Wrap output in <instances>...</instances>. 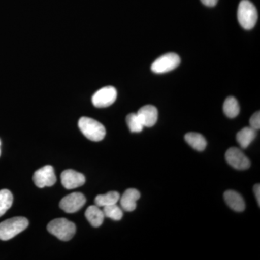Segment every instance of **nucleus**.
I'll use <instances>...</instances> for the list:
<instances>
[{
    "mask_svg": "<svg viewBox=\"0 0 260 260\" xmlns=\"http://www.w3.org/2000/svg\"><path fill=\"white\" fill-rule=\"evenodd\" d=\"M32 180H34L36 186L39 188L54 185L56 181L54 168L50 165H47L38 169L34 173Z\"/></svg>",
    "mask_w": 260,
    "mask_h": 260,
    "instance_id": "9",
    "label": "nucleus"
},
{
    "mask_svg": "<svg viewBox=\"0 0 260 260\" xmlns=\"http://www.w3.org/2000/svg\"><path fill=\"white\" fill-rule=\"evenodd\" d=\"M223 112L227 117H237L240 112V107L237 99L233 96L228 97L223 104Z\"/></svg>",
    "mask_w": 260,
    "mask_h": 260,
    "instance_id": "18",
    "label": "nucleus"
},
{
    "mask_svg": "<svg viewBox=\"0 0 260 260\" xmlns=\"http://www.w3.org/2000/svg\"><path fill=\"white\" fill-rule=\"evenodd\" d=\"M237 18L243 28L251 30L257 22L258 13L256 7L249 0H242L238 8Z\"/></svg>",
    "mask_w": 260,
    "mask_h": 260,
    "instance_id": "4",
    "label": "nucleus"
},
{
    "mask_svg": "<svg viewBox=\"0 0 260 260\" xmlns=\"http://www.w3.org/2000/svg\"><path fill=\"white\" fill-rule=\"evenodd\" d=\"M137 114L140 118L143 126H147V127H151L155 125L158 120V109L154 106H144V107L140 108Z\"/></svg>",
    "mask_w": 260,
    "mask_h": 260,
    "instance_id": "11",
    "label": "nucleus"
},
{
    "mask_svg": "<svg viewBox=\"0 0 260 260\" xmlns=\"http://www.w3.org/2000/svg\"><path fill=\"white\" fill-rule=\"evenodd\" d=\"M250 127L252 129L256 130L259 129L260 128V113L256 112L251 116L250 120H249Z\"/></svg>",
    "mask_w": 260,
    "mask_h": 260,
    "instance_id": "22",
    "label": "nucleus"
},
{
    "mask_svg": "<svg viewBox=\"0 0 260 260\" xmlns=\"http://www.w3.org/2000/svg\"><path fill=\"white\" fill-rule=\"evenodd\" d=\"M104 216L114 220H120L123 217L122 210L116 204L108 205L103 209Z\"/></svg>",
    "mask_w": 260,
    "mask_h": 260,
    "instance_id": "21",
    "label": "nucleus"
},
{
    "mask_svg": "<svg viewBox=\"0 0 260 260\" xmlns=\"http://www.w3.org/2000/svg\"><path fill=\"white\" fill-rule=\"evenodd\" d=\"M201 2L205 6L214 7L217 5L218 0H201Z\"/></svg>",
    "mask_w": 260,
    "mask_h": 260,
    "instance_id": "24",
    "label": "nucleus"
},
{
    "mask_svg": "<svg viewBox=\"0 0 260 260\" xmlns=\"http://www.w3.org/2000/svg\"><path fill=\"white\" fill-rule=\"evenodd\" d=\"M186 143L191 148L198 151H203L207 146V141L204 137L200 133H189L186 134L184 137Z\"/></svg>",
    "mask_w": 260,
    "mask_h": 260,
    "instance_id": "16",
    "label": "nucleus"
},
{
    "mask_svg": "<svg viewBox=\"0 0 260 260\" xmlns=\"http://www.w3.org/2000/svg\"><path fill=\"white\" fill-rule=\"evenodd\" d=\"M28 219L24 217H14L0 223V240L13 239L28 226Z\"/></svg>",
    "mask_w": 260,
    "mask_h": 260,
    "instance_id": "3",
    "label": "nucleus"
},
{
    "mask_svg": "<svg viewBox=\"0 0 260 260\" xmlns=\"http://www.w3.org/2000/svg\"><path fill=\"white\" fill-rule=\"evenodd\" d=\"M181 59L175 53H167L158 58L151 65V70L157 74H162L176 69Z\"/></svg>",
    "mask_w": 260,
    "mask_h": 260,
    "instance_id": "5",
    "label": "nucleus"
},
{
    "mask_svg": "<svg viewBox=\"0 0 260 260\" xmlns=\"http://www.w3.org/2000/svg\"><path fill=\"white\" fill-rule=\"evenodd\" d=\"M47 230L59 240L68 242L74 237L76 233V226L74 223L68 219L57 218L51 220L48 224Z\"/></svg>",
    "mask_w": 260,
    "mask_h": 260,
    "instance_id": "2",
    "label": "nucleus"
},
{
    "mask_svg": "<svg viewBox=\"0 0 260 260\" xmlns=\"http://www.w3.org/2000/svg\"><path fill=\"white\" fill-rule=\"evenodd\" d=\"M116 97L117 91L114 87H104L94 93L92 97V103L97 108L108 107L115 102Z\"/></svg>",
    "mask_w": 260,
    "mask_h": 260,
    "instance_id": "6",
    "label": "nucleus"
},
{
    "mask_svg": "<svg viewBox=\"0 0 260 260\" xmlns=\"http://www.w3.org/2000/svg\"><path fill=\"white\" fill-rule=\"evenodd\" d=\"M256 130L250 127H244L237 133V140L242 148H246L256 138Z\"/></svg>",
    "mask_w": 260,
    "mask_h": 260,
    "instance_id": "15",
    "label": "nucleus"
},
{
    "mask_svg": "<svg viewBox=\"0 0 260 260\" xmlns=\"http://www.w3.org/2000/svg\"><path fill=\"white\" fill-rule=\"evenodd\" d=\"M223 197L226 204L234 211L243 212L245 210L246 205L244 198L237 191H226L224 193Z\"/></svg>",
    "mask_w": 260,
    "mask_h": 260,
    "instance_id": "13",
    "label": "nucleus"
},
{
    "mask_svg": "<svg viewBox=\"0 0 260 260\" xmlns=\"http://www.w3.org/2000/svg\"><path fill=\"white\" fill-rule=\"evenodd\" d=\"M13 203V196L8 189L0 190V217L11 208Z\"/></svg>",
    "mask_w": 260,
    "mask_h": 260,
    "instance_id": "19",
    "label": "nucleus"
},
{
    "mask_svg": "<svg viewBox=\"0 0 260 260\" xmlns=\"http://www.w3.org/2000/svg\"><path fill=\"white\" fill-rule=\"evenodd\" d=\"M140 191L130 188L124 191L120 200L121 207L127 212L134 211L137 208V201L140 199Z\"/></svg>",
    "mask_w": 260,
    "mask_h": 260,
    "instance_id": "12",
    "label": "nucleus"
},
{
    "mask_svg": "<svg viewBox=\"0 0 260 260\" xmlns=\"http://www.w3.org/2000/svg\"><path fill=\"white\" fill-rule=\"evenodd\" d=\"M86 203V198L80 192L67 195L59 203V207L65 213H74L79 211Z\"/></svg>",
    "mask_w": 260,
    "mask_h": 260,
    "instance_id": "7",
    "label": "nucleus"
},
{
    "mask_svg": "<svg viewBox=\"0 0 260 260\" xmlns=\"http://www.w3.org/2000/svg\"><path fill=\"white\" fill-rule=\"evenodd\" d=\"M85 215L90 225L95 228L101 226L105 218L103 210L95 205L88 207L85 211Z\"/></svg>",
    "mask_w": 260,
    "mask_h": 260,
    "instance_id": "14",
    "label": "nucleus"
},
{
    "mask_svg": "<svg viewBox=\"0 0 260 260\" xmlns=\"http://www.w3.org/2000/svg\"><path fill=\"white\" fill-rule=\"evenodd\" d=\"M78 126L81 133L91 141H102L107 134L106 128L102 123L86 116L80 118Z\"/></svg>",
    "mask_w": 260,
    "mask_h": 260,
    "instance_id": "1",
    "label": "nucleus"
},
{
    "mask_svg": "<svg viewBox=\"0 0 260 260\" xmlns=\"http://www.w3.org/2000/svg\"><path fill=\"white\" fill-rule=\"evenodd\" d=\"M254 192L255 194L256 202H257L258 205L260 206V186L259 184H256L254 186Z\"/></svg>",
    "mask_w": 260,
    "mask_h": 260,
    "instance_id": "23",
    "label": "nucleus"
},
{
    "mask_svg": "<svg viewBox=\"0 0 260 260\" xmlns=\"http://www.w3.org/2000/svg\"><path fill=\"white\" fill-rule=\"evenodd\" d=\"M61 181L65 189H73L83 186L85 182V178L81 173L68 169L61 173Z\"/></svg>",
    "mask_w": 260,
    "mask_h": 260,
    "instance_id": "10",
    "label": "nucleus"
},
{
    "mask_svg": "<svg viewBox=\"0 0 260 260\" xmlns=\"http://www.w3.org/2000/svg\"><path fill=\"white\" fill-rule=\"evenodd\" d=\"M126 121L128 127L132 133H138L143 131L144 126L142 124L138 114H135V113L129 114L126 116Z\"/></svg>",
    "mask_w": 260,
    "mask_h": 260,
    "instance_id": "20",
    "label": "nucleus"
},
{
    "mask_svg": "<svg viewBox=\"0 0 260 260\" xmlns=\"http://www.w3.org/2000/svg\"><path fill=\"white\" fill-rule=\"evenodd\" d=\"M225 160L229 165L238 170H246L251 166L249 159L237 148H230L225 153Z\"/></svg>",
    "mask_w": 260,
    "mask_h": 260,
    "instance_id": "8",
    "label": "nucleus"
},
{
    "mask_svg": "<svg viewBox=\"0 0 260 260\" xmlns=\"http://www.w3.org/2000/svg\"><path fill=\"white\" fill-rule=\"evenodd\" d=\"M120 199V194L117 191H109L105 194H99L95 198V204L101 207H106L108 205L116 204Z\"/></svg>",
    "mask_w": 260,
    "mask_h": 260,
    "instance_id": "17",
    "label": "nucleus"
},
{
    "mask_svg": "<svg viewBox=\"0 0 260 260\" xmlns=\"http://www.w3.org/2000/svg\"><path fill=\"white\" fill-rule=\"evenodd\" d=\"M0 155H1V140H0Z\"/></svg>",
    "mask_w": 260,
    "mask_h": 260,
    "instance_id": "25",
    "label": "nucleus"
}]
</instances>
